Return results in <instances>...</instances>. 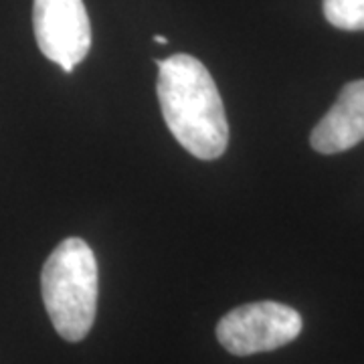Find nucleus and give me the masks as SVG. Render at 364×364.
<instances>
[{
    "label": "nucleus",
    "instance_id": "obj_1",
    "mask_svg": "<svg viewBox=\"0 0 364 364\" xmlns=\"http://www.w3.org/2000/svg\"><path fill=\"white\" fill-rule=\"evenodd\" d=\"M158 102L172 136L200 160L221 158L229 124L217 83L196 57L176 53L156 61Z\"/></svg>",
    "mask_w": 364,
    "mask_h": 364
},
{
    "label": "nucleus",
    "instance_id": "obj_4",
    "mask_svg": "<svg viewBox=\"0 0 364 364\" xmlns=\"http://www.w3.org/2000/svg\"><path fill=\"white\" fill-rule=\"evenodd\" d=\"M33 26L41 53L71 73L91 49V25L83 0H35Z\"/></svg>",
    "mask_w": 364,
    "mask_h": 364
},
{
    "label": "nucleus",
    "instance_id": "obj_7",
    "mask_svg": "<svg viewBox=\"0 0 364 364\" xmlns=\"http://www.w3.org/2000/svg\"><path fill=\"white\" fill-rule=\"evenodd\" d=\"M154 41H156L158 45H166V43H168V39H166L164 35H156V37H154Z\"/></svg>",
    "mask_w": 364,
    "mask_h": 364
},
{
    "label": "nucleus",
    "instance_id": "obj_6",
    "mask_svg": "<svg viewBox=\"0 0 364 364\" xmlns=\"http://www.w3.org/2000/svg\"><path fill=\"white\" fill-rule=\"evenodd\" d=\"M324 16L342 31H364V0H324Z\"/></svg>",
    "mask_w": 364,
    "mask_h": 364
},
{
    "label": "nucleus",
    "instance_id": "obj_2",
    "mask_svg": "<svg viewBox=\"0 0 364 364\" xmlns=\"http://www.w3.org/2000/svg\"><path fill=\"white\" fill-rule=\"evenodd\" d=\"M41 291L53 328L67 342L90 334L97 312V261L79 237H69L53 249L41 273Z\"/></svg>",
    "mask_w": 364,
    "mask_h": 364
},
{
    "label": "nucleus",
    "instance_id": "obj_5",
    "mask_svg": "<svg viewBox=\"0 0 364 364\" xmlns=\"http://www.w3.org/2000/svg\"><path fill=\"white\" fill-rule=\"evenodd\" d=\"M364 140V79L352 81L340 91L336 104L330 107L314 128L310 142L320 154H338Z\"/></svg>",
    "mask_w": 364,
    "mask_h": 364
},
{
    "label": "nucleus",
    "instance_id": "obj_3",
    "mask_svg": "<svg viewBox=\"0 0 364 364\" xmlns=\"http://www.w3.org/2000/svg\"><path fill=\"white\" fill-rule=\"evenodd\" d=\"M304 328L298 310L279 301H253L225 314L217 338L235 356L272 352L298 338Z\"/></svg>",
    "mask_w": 364,
    "mask_h": 364
}]
</instances>
